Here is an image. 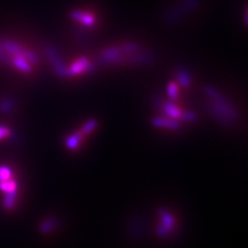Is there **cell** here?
I'll list each match as a JSON object with an SVG mask.
<instances>
[{"instance_id":"obj_1","label":"cell","mask_w":248,"mask_h":248,"mask_svg":"<svg viewBox=\"0 0 248 248\" xmlns=\"http://www.w3.org/2000/svg\"><path fill=\"white\" fill-rule=\"evenodd\" d=\"M206 108L217 122L224 126H232L240 119L238 110L228 97L219 100V102L208 103Z\"/></svg>"},{"instance_id":"obj_2","label":"cell","mask_w":248,"mask_h":248,"mask_svg":"<svg viewBox=\"0 0 248 248\" xmlns=\"http://www.w3.org/2000/svg\"><path fill=\"white\" fill-rule=\"evenodd\" d=\"M200 6V0H181L179 3L174 4L165 12L164 20L169 25L177 24L186 16L197 11Z\"/></svg>"},{"instance_id":"obj_3","label":"cell","mask_w":248,"mask_h":248,"mask_svg":"<svg viewBox=\"0 0 248 248\" xmlns=\"http://www.w3.org/2000/svg\"><path fill=\"white\" fill-rule=\"evenodd\" d=\"M0 46L10 57L22 56L23 58L28 60L32 65L40 63V57H38L35 52L26 49L25 46H23L21 44L13 40L0 37Z\"/></svg>"},{"instance_id":"obj_4","label":"cell","mask_w":248,"mask_h":248,"mask_svg":"<svg viewBox=\"0 0 248 248\" xmlns=\"http://www.w3.org/2000/svg\"><path fill=\"white\" fill-rule=\"evenodd\" d=\"M44 50L46 57L50 61L53 71L55 72L56 76L60 78V79H66V78H68V67L65 65L64 61L62 60L57 50L51 45L45 46Z\"/></svg>"},{"instance_id":"obj_5","label":"cell","mask_w":248,"mask_h":248,"mask_svg":"<svg viewBox=\"0 0 248 248\" xmlns=\"http://www.w3.org/2000/svg\"><path fill=\"white\" fill-rule=\"evenodd\" d=\"M126 56L119 46H110L102 52L97 61L100 65H119L126 63Z\"/></svg>"},{"instance_id":"obj_6","label":"cell","mask_w":248,"mask_h":248,"mask_svg":"<svg viewBox=\"0 0 248 248\" xmlns=\"http://www.w3.org/2000/svg\"><path fill=\"white\" fill-rule=\"evenodd\" d=\"M95 65L87 57H80L68 66V77H75L82 74H91L95 71Z\"/></svg>"},{"instance_id":"obj_7","label":"cell","mask_w":248,"mask_h":248,"mask_svg":"<svg viewBox=\"0 0 248 248\" xmlns=\"http://www.w3.org/2000/svg\"><path fill=\"white\" fill-rule=\"evenodd\" d=\"M155 56L150 51L139 50L133 54H128L126 56V63L137 66H144L153 63Z\"/></svg>"},{"instance_id":"obj_8","label":"cell","mask_w":248,"mask_h":248,"mask_svg":"<svg viewBox=\"0 0 248 248\" xmlns=\"http://www.w3.org/2000/svg\"><path fill=\"white\" fill-rule=\"evenodd\" d=\"M152 126L157 128H166L170 130H179L181 128V123L169 117H155L151 120Z\"/></svg>"},{"instance_id":"obj_9","label":"cell","mask_w":248,"mask_h":248,"mask_svg":"<svg viewBox=\"0 0 248 248\" xmlns=\"http://www.w3.org/2000/svg\"><path fill=\"white\" fill-rule=\"evenodd\" d=\"M71 17L73 20L81 23L84 26L87 27H92L95 25V17L91 14L85 13L83 11H79V10H75L71 12Z\"/></svg>"},{"instance_id":"obj_10","label":"cell","mask_w":248,"mask_h":248,"mask_svg":"<svg viewBox=\"0 0 248 248\" xmlns=\"http://www.w3.org/2000/svg\"><path fill=\"white\" fill-rule=\"evenodd\" d=\"M10 65L15 67L16 69H18L19 72L23 74H31L32 73V64L30 63L28 60L25 58H23L22 56H14L11 57L10 60Z\"/></svg>"},{"instance_id":"obj_11","label":"cell","mask_w":248,"mask_h":248,"mask_svg":"<svg viewBox=\"0 0 248 248\" xmlns=\"http://www.w3.org/2000/svg\"><path fill=\"white\" fill-rule=\"evenodd\" d=\"M161 108L169 118H172L175 120H179L181 118L182 111L173 103H162Z\"/></svg>"},{"instance_id":"obj_12","label":"cell","mask_w":248,"mask_h":248,"mask_svg":"<svg viewBox=\"0 0 248 248\" xmlns=\"http://www.w3.org/2000/svg\"><path fill=\"white\" fill-rule=\"evenodd\" d=\"M84 135L82 134V131H76L73 135H71L69 137H67V139L65 140V147L68 150H76L79 145L81 144V142L83 141L84 139Z\"/></svg>"},{"instance_id":"obj_13","label":"cell","mask_w":248,"mask_h":248,"mask_svg":"<svg viewBox=\"0 0 248 248\" xmlns=\"http://www.w3.org/2000/svg\"><path fill=\"white\" fill-rule=\"evenodd\" d=\"M176 77L177 81L180 84V86L183 88H188L191 84V75L186 69L179 67L176 69Z\"/></svg>"},{"instance_id":"obj_14","label":"cell","mask_w":248,"mask_h":248,"mask_svg":"<svg viewBox=\"0 0 248 248\" xmlns=\"http://www.w3.org/2000/svg\"><path fill=\"white\" fill-rule=\"evenodd\" d=\"M15 108V100L11 97H3L0 100V112L2 114H9Z\"/></svg>"},{"instance_id":"obj_15","label":"cell","mask_w":248,"mask_h":248,"mask_svg":"<svg viewBox=\"0 0 248 248\" xmlns=\"http://www.w3.org/2000/svg\"><path fill=\"white\" fill-rule=\"evenodd\" d=\"M119 46H120L121 51L124 54H126V55H128V54H133V53H135V52L140 50V45L138 43H136V42H128V43L123 44V45H121Z\"/></svg>"},{"instance_id":"obj_16","label":"cell","mask_w":248,"mask_h":248,"mask_svg":"<svg viewBox=\"0 0 248 248\" xmlns=\"http://www.w3.org/2000/svg\"><path fill=\"white\" fill-rule=\"evenodd\" d=\"M97 121L95 119H89L88 121H86L84 123V125L82 126V134L84 136L86 135H90L93 130H94L97 127Z\"/></svg>"},{"instance_id":"obj_17","label":"cell","mask_w":248,"mask_h":248,"mask_svg":"<svg viewBox=\"0 0 248 248\" xmlns=\"http://www.w3.org/2000/svg\"><path fill=\"white\" fill-rule=\"evenodd\" d=\"M167 93L168 96L172 99V100H176L179 96V90H178V86L175 82H170L167 86Z\"/></svg>"},{"instance_id":"obj_18","label":"cell","mask_w":248,"mask_h":248,"mask_svg":"<svg viewBox=\"0 0 248 248\" xmlns=\"http://www.w3.org/2000/svg\"><path fill=\"white\" fill-rule=\"evenodd\" d=\"M181 120H183L184 122H196L198 119V116L195 112L192 111H182V115H181Z\"/></svg>"},{"instance_id":"obj_19","label":"cell","mask_w":248,"mask_h":248,"mask_svg":"<svg viewBox=\"0 0 248 248\" xmlns=\"http://www.w3.org/2000/svg\"><path fill=\"white\" fill-rule=\"evenodd\" d=\"M12 178V170L9 167L0 166V182L9 180Z\"/></svg>"},{"instance_id":"obj_20","label":"cell","mask_w":248,"mask_h":248,"mask_svg":"<svg viewBox=\"0 0 248 248\" xmlns=\"http://www.w3.org/2000/svg\"><path fill=\"white\" fill-rule=\"evenodd\" d=\"M12 136H13L12 129L9 126L3 125V124H0V141L10 139V138H12Z\"/></svg>"},{"instance_id":"obj_21","label":"cell","mask_w":248,"mask_h":248,"mask_svg":"<svg viewBox=\"0 0 248 248\" xmlns=\"http://www.w3.org/2000/svg\"><path fill=\"white\" fill-rule=\"evenodd\" d=\"M10 60H11V57L7 55V54L2 50L1 46H0V64L4 66H9Z\"/></svg>"}]
</instances>
